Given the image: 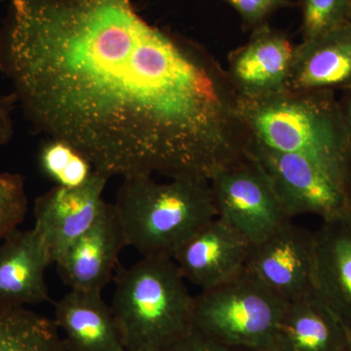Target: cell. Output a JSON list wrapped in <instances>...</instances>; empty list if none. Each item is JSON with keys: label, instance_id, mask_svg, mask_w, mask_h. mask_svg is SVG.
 Listing matches in <instances>:
<instances>
[{"label": "cell", "instance_id": "1", "mask_svg": "<svg viewBox=\"0 0 351 351\" xmlns=\"http://www.w3.org/2000/svg\"><path fill=\"white\" fill-rule=\"evenodd\" d=\"M0 73L34 131L73 145L108 179L210 181L246 156L228 71L132 0L9 4Z\"/></svg>", "mask_w": 351, "mask_h": 351}, {"label": "cell", "instance_id": "2", "mask_svg": "<svg viewBox=\"0 0 351 351\" xmlns=\"http://www.w3.org/2000/svg\"><path fill=\"white\" fill-rule=\"evenodd\" d=\"M248 138L276 151L311 159L343 188L351 189V143L334 91H286L239 96Z\"/></svg>", "mask_w": 351, "mask_h": 351}, {"label": "cell", "instance_id": "3", "mask_svg": "<svg viewBox=\"0 0 351 351\" xmlns=\"http://www.w3.org/2000/svg\"><path fill=\"white\" fill-rule=\"evenodd\" d=\"M126 246L143 257L174 258L182 245L216 218L207 180L170 179L154 176L123 179L113 203Z\"/></svg>", "mask_w": 351, "mask_h": 351}, {"label": "cell", "instance_id": "4", "mask_svg": "<svg viewBox=\"0 0 351 351\" xmlns=\"http://www.w3.org/2000/svg\"><path fill=\"white\" fill-rule=\"evenodd\" d=\"M193 302L173 258L143 257L119 267L110 307L126 351H159L188 334Z\"/></svg>", "mask_w": 351, "mask_h": 351}, {"label": "cell", "instance_id": "5", "mask_svg": "<svg viewBox=\"0 0 351 351\" xmlns=\"http://www.w3.org/2000/svg\"><path fill=\"white\" fill-rule=\"evenodd\" d=\"M288 302L244 269L195 297L193 329L242 350L276 351Z\"/></svg>", "mask_w": 351, "mask_h": 351}, {"label": "cell", "instance_id": "6", "mask_svg": "<svg viewBox=\"0 0 351 351\" xmlns=\"http://www.w3.org/2000/svg\"><path fill=\"white\" fill-rule=\"evenodd\" d=\"M246 152L269 178L289 219L311 214L326 221L350 212V191L311 159L276 151L250 138Z\"/></svg>", "mask_w": 351, "mask_h": 351}, {"label": "cell", "instance_id": "7", "mask_svg": "<svg viewBox=\"0 0 351 351\" xmlns=\"http://www.w3.org/2000/svg\"><path fill=\"white\" fill-rule=\"evenodd\" d=\"M209 182L217 217L251 244L292 221L286 216L269 178L248 154L218 171Z\"/></svg>", "mask_w": 351, "mask_h": 351}, {"label": "cell", "instance_id": "8", "mask_svg": "<svg viewBox=\"0 0 351 351\" xmlns=\"http://www.w3.org/2000/svg\"><path fill=\"white\" fill-rule=\"evenodd\" d=\"M108 178L95 172L76 188H54L34 202V226L52 263L91 228L106 205L103 193Z\"/></svg>", "mask_w": 351, "mask_h": 351}, {"label": "cell", "instance_id": "9", "mask_svg": "<svg viewBox=\"0 0 351 351\" xmlns=\"http://www.w3.org/2000/svg\"><path fill=\"white\" fill-rule=\"evenodd\" d=\"M245 269L287 302L313 290V232L289 221L251 244Z\"/></svg>", "mask_w": 351, "mask_h": 351}, {"label": "cell", "instance_id": "10", "mask_svg": "<svg viewBox=\"0 0 351 351\" xmlns=\"http://www.w3.org/2000/svg\"><path fill=\"white\" fill-rule=\"evenodd\" d=\"M125 246L119 217L113 205L106 203L91 228L58 261V271L71 290L101 294Z\"/></svg>", "mask_w": 351, "mask_h": 351}, {"label": "cell", "instance_id": "11", "mask_svg": "<svg viewBox=\"0 0 351 351\" xmlns=\"http://www.w3.org/2000/svg\"><path fill=\"white\" fill-rule=\"evenodd\" d=\"M250 247L243 235L216 217L182 245L173 260L186 280L207 290L240 274Z\"/></svg>", "mask_w": 351, "mask_h": 351}, {"label": "cell", "instance_id": "12", "mask_svg": "<svg viewBox=\"0 0 351 351\" xmlns=\"http://www.w3.org/2000/svg\"><path fill=\"white\" fill-rule=\"evenodd\" d=\"M295 46L282 32L263 24L250 40L230 56L228 75L242 98H263L286 91Z\"/></svg>", "mask_w": 351, "mask_h": 351}, {"label": "cell", "instance_id": "13", "mask_svg": "<svg viewBox=\"0 0 351 351\" xmlns=\"http://www.w3.org/2000/svg\"><path fill=\"white\" fill-rule=\"evenodd\" d=\"M288 91H351V22L295 46Z\"/></svg>", "mask_w": 351, "mask_h": 351}, {"label": "cell", "instance_id": "14", "mask_svg": "<svg viewBox=\"0 0 351 351\" xmlns=\"http://www.w3.org/2000/svg\"><path fill=\"white\" fill-rule=\"evenodd\" d=\"M313 290L351 332V215L313 232Z\"/></svg>", "mask_w": 351, "mask_h": 351}, {"label": "cell", "instance_id": "15", "mask_svg": "<svg viewBox=\"0 0 351 351\" xmlns=\"http://www.w3.org/2000/svg\"><path fill=\"white\" fill-rule=\"evenodd\" d=\"M50 265L32 228L9 233L0 241V307L27 308L49 301L45 271Z\"/></svg>", "mask_w": 351, "mask_h": 351}, {"label": "cell", "instance_id": "16", "mask_svg": "<svg viewBox=\"0 0 351 351\" xmlns=\"http://www.w3.org/2000/svg\"><path fill=\"white\" fill-rule=\"evenodd\" d=\"M54 322L69 351H126L101 293L69 291L55 306Z\"/></svg>", "mask_w": 351, "mask_h": 351}, {"label": "cell", "instance_id": "17", "mask_svg": "<svg viewBox=\"0 0 351 351\" xmlns=\"http://www.w3.org/2000/svg\"><path fill=\"white\" fill-rule=\"evenodd\" d=\"M350 331L315 293L289 302L277 332L276 351H339Z\"/></svg>", "mask_w": 351, "mask_h": 351}, {"label": "cell", "instance_id": "18", "mask_svg": "<svg viewBox=\"0 0 351 351\" xmlns=\"http://www.w3.org/2000/svg\"><path fill=\"white\" fill-rule=\"evenodd\" d=\"M0 351H69L54 320L27 308L0 307Z\"/></svg>", "mask_w": 351, "mask_h": 351}, {"label": "cell", "instance_id": "19", "mask_svg": "<svg viewBox=\"0 0 351 351\" xmlns=\"http://www.w3.org/2000/svg\"><path fill=\"white\" fill-rule=\"evenodd\" d=\"M39 169L46 178L64 188L82 186L95 172L82 152L63 141L48 138L39 149Z\"/></svg>", "mask_w": 351, "mask_h": 351}, {"label": "cell", "instance_id": "20", "mask_svg": "<svg viewBox=\"0 0 351 351\" xmlns=\"http://www.w3.org/2000/svg\"><path fill=\"white\" fill-rule=\"evenodd\" d=\"M302 36L316 38L348 21L351 0H302Z\"/></svg>", "mask_w": 351, "mask_h": 351}, {"label": "cell", "instance_id": "21", "mask_svg": "<svg viewBox=\"0 0 351 351\" xmlns=\"http://www.w3.org/2000/svg\"><path fill=\"white\" fill-rule=\"evenodd\" d=\"M27 211L24 178L0 172V241L17 230Z\"/></svg>", "mask_w": 351, "mask_h": 351}, {"label": "cell", "instance_id": "22", "mask_svg": "<svg viewBox=\"0 0 351 351\" xmlns=\"http://www.w3.org/2000/svg\"><path fill=\"white\" fill-rule=\"evenodd\" d=\"M239 14L245 24L257 27L279 9L291 5V0H223Z\"/></svg>", "mask_w": 351, "mask_h": 351}, {"label": "cell", "instance_id": "23", "mask_svg": "<svg viewBox=\"0 0 351 351\" xmlns=\"http://www.w3.org/2000/svg\"><path fill=\"white\" fill-rule=\"evenodd\" d=\"M159 351H249L219 343L201 332L191 330Z\"/></svg>", "mask_w": 351, "mask_h": 351}, {"label": "cell", "instance_id": "24", "mask_svg": "<svg viewBox=\"0 0 351 351\" xmlns=\"http://www.w3.org/2000/svg\"><path fill=\"white\" fill-rule=\"evenodd\" d=\"M17 107V99L13 93L0 96V145H6L13 137V112Z\"/></svg>", "mask_w": 351, "mask_h": 351}, {"label": "cell", "instance_id": "25", "mask_svg": "<svg viewBox=\"0 0 351 351\" xmlns=\"http://www.w3.org/2000/svg\"><path fill=\"white\" fill-rule=\"evenodd\" d=\"M339 104H341V112H343L351 143V91L345 92V96L339 101Z\"/></svg>", "mask_w": 351, "mask_h": 351}, {"label": "cell", "instance_id": "26", "mask_svg": "<svg viewBox=\"0 0 351 351\" xmlns=\"http://www.w3.org/2000/svg\"><path fill=\"white\" fill-rule=\"evenodd\" d=\"M339 351H351V332H350V336H348V339H346L345 345L341 346V348H339Z\"/></svg>", "mask_w": 351, "mask_h": 351}, {"label": "cell", "instance_id": "27", "mask_svg": "<svg viewBox=\"0 0 351 351\" xmlns=\"http://www.w3.org/2000/svg\"><path fill=\"white\" fill-rule=\"evenodd\" d=\"M38 1V0H0V2H9V4L13 3V2H32Z\"/></svg>", "mask_w": 351, "mask_h": 351}, {"label": "cell", "instance_id": "28", "mask_svg": "<svg viewBox=\"0 0 351 351\" xmlns=\"http://www.w3.org/2000/svg\"><path fill=\"white\" fill-rule=\"evenodd\" d=\"M350 213L351 215V189H350Z\"/></svg>", "mask_w": 351, "mask_h": 351}, {"label": "cell", "instance_id": "29", "mask_svg": "<svg viewBox=\"0 0 351 351\" xmlns=\"http://www.w3.org/2000/svg\"><path fill=\"white\" fill-rule=\"evenodd\" d=\"M348 21H350L351 22V5L350 8V13H348Z\"/></svg>", "mask_w": 351, "mask_h": 351}]
</instances>
